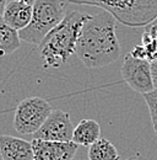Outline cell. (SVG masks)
I'll return each mask as SVG.
<instances>
[{"instance_id": "8fae6325", "label": "cell", "mask_w": 157, "mask_h": 160, "mask_svg": "<svg viewBox=\"0 0 157 160\" xmlns=\"http://www.w3.org/2000/svg\"><path fill=\"white\" fill-rule=\"evenodd\" d=\"M101 138V126L95 120H81L74 128L73 142L78 147H90Z\"/></svg>"}, {"instance_id": "8992f818", "label": "cell", "mask_w": 157, "mask_h": 160, "mask_svg": "<svg viewBox=\"0 0 157 160\" xmlns=\"http://www.w3.org/2000/svg\"><path fill=\"white\" fill-rule=\"evenodd\" d=\"M120 74L124 81L139 94L145 95L155 90L152 75H151V64L149 60L134 58L130 53L124 58Z\"/></svg>"}, {"instance_id": "ffe728a7", "label": "cell", "mask_w": 157, "mask_h": 160, "mask_svg": "<svg viewBox=\"0 0 157 160\" xmlns=\"http://www.w3.org/2000/svg\"><path fill=\"white\" fill-rule=\"evenodd\" d=\"M21 1H23V2H26L28 5H33V2H35V0H21Z\"/></svg>"}, {"instance_id": "7402d4cb", "label": "cell", "mask_w": 157, "mask_h": 160, "mask_svg": "<svg viewBox=\"0 0 157 160\" xmlns=\"http://www.w3.org/2000/svg\"><path fill=\"white\" fill-rule=\"evenodd\" d=\"M0 160H4L2 159V157H1V153H0Z\"/></svg>"}, {"instance_id": "5bb4252c", "label": "cell", "mask_w": 157, "mask_h": 160, "mask_svg": "<svg viewBox=\"0 0 157 160\" xmlns=\"http://www.w3.org/2000/svg\"><path fill=\"white\" fill-rule=\"evenodd\" d=\"M142 96H144V99L146 101V105L149 107L151 122H152V126H154V129H155L157 137V90H154V91L145 94Z\"/></svg>"}, {"instance_id": "44dd1931", "label": "cell", "mask_w": 157, "mask_h": 160, "mask_svg": "<svg viewBox=\"0 0 157 160\" xmlns=\"http://www.w3.org/2000/svg\"><path fill=\"white\" fill-rule=\"evenodd\" d=\"M125 160H144V159H141L140 157H131V158H129V159H125Z\"/></svg>"}, {"instance_id": "e0dca14e", "label": "cell", "mask_w": 157, "mask_h": 160, "mask_svg": "<svg viewBox=\"0 0 157 160\" xmlns=\"http://www.w3.org/2000/svg\"><path fill=\"white\" fill-rule=\"evenodd\" d=\"M130 54L134 57V58H137V59H144V60H147L146 59V51L144 48L142 44H139V46H135L133 48V51L130 52Z\"/></svg>"}, {"instance_id": "d6986e66", "label": "cell", "mask_w": 157, "mask_h": 160, "mask_svg": "<svg viewBox=\"0 0 157 160\" xmlns=\"http://www.w3.org/2000/svg\"><path fill=\"white\" fill-rule=\"evenodd\" d=\"M9 0H0V16H2L4 14V10H5V6L7 4Z\"/></svg>"}, {"instance_id": "ac0fdd59", "label": "cell", "mask_w": 157, "mask_h": 160, "mask_svg": "<svg viewBox=\"0 0 157 160\" xmlns=\"http://www.w3.org/2000/svg\"><path fill=\"white\" fill-rule=\"evenodd\" d=\"M151 64V75H152V82H154V88L157 90V59L150 62Z\"/></svg>"}, {"instance_id": "ba28073f", "label": "cell", "mask_w": 157, "mask_h": 160, "mask_svg": "<svg viewBox=\"0 0 157 160\" xmlns=\"http://www.w3.org/2000/svg\"><path fill=\"white\" fill-rule=\"evenodd\" d=\"M33 160H74L78 145L74 142L32 139Z\"/></svg>"}, {"instance_id": "6da1fadb", "label": "cell", "mask_w": 157, "mask_h": 160, "mask_svg": "<svg viewBox=\"0 0 157 160\" xmlns=\"http://www.w3.org/2000/svg\"><path fill=\"white\" fill-rule=\"evenodd\" d=\"M116 18L102 10L90 15L82 25L75 54L86 68H102L120 57V43L116 32Z\"/></svg>"}, {"instance_id": "7a4b0ae2", "label": "cell", "mask_w": 157, "mask_h": 160, "mask_svg": "<svg viewBox=\"0 0 157 160\" xmlns=\"http://www.w3.org/2000/svg\"><path fill=\"white\" fill-rule=\"evenodd\" d=\"M88 16L78 10L66 12L64 20L44 37L38 44L43 68H59L75 54L80 31Z\"/></svg>"}, {"instance_id": "7c38bea8", "label": "cell", "mask_w": 157, "mask_h": 160, "mask_svg": "<svg viewBox=\"0 0 157 160\" xmlns=\"http://www.w3.org/2000/svg\"><path fill=\"white\" fill-rule=\"evenodd\" d=\"M21 46L19 31L10 27L0 16V57L12 54Z\"/></svg>"}, {"instance_id": "277c9868", "label": "cell", "mask_w": 157, "mask_h": 160, "mask_svg": "<svg viewBox=\"0 0 157 160\" xmlns=\"http://www.w3.org/2000/svg\"><path fill=\"white\" fill-rule=\"evenodd\" d=\"M66 4L61 0H35L32 5V19L19 31L21 42L38 46L44 37L64 20Z\"/></svg>"}, {"instance_id": "603a6c76", "label": "cell", "mask_w": 157, "mask_h": 160, "mask_svg": "<svg viewBox=\"0 0 157 160\" xmlns=\"http://www.w3.org/2000/svg\"><path fill=\"white\" fill-rule=\"evenodd\" d=\"M66 1H69V2H73V0H66Z\"/></svg>"}, {"instance_id": "2e32d148", "label": "cell", "mask_w": 157, "mask_h": 160, "mask_svg": "<svg viewBox=\"0 0 157 160\" xmlns=\"http://www.w3.org/2000/svg\"><path fill=\"white\" fill-rule=\"evenodd\" d=\"M144 32L147 33L152 38H157V18L145 26V31Z\"/></svg>"}, {"instance_id": "9c48e42d", "label": "cell", "mask_w": 157, "mask_h": 160, "mask_svg": "<svg viewBox=\"0 0 157 160\" xmlns=\"http://www.w3.org/2000/svg\"><path fill=\"white\" fill-rule=\"evenodd\" d=\"M0 153L4 160H33L32 142L14 136H0Z\"/></svg>"}, {"instance_id": "9a60e30c", "label": "cell", "mask_w": 157, "mask_h": 160, "mask_svg": "<svg viewBox=\"0 0 157 160\" xmlns=\"http://www.w3.org/2000/svg\"><path fill=\"white\" fill-rule=\"evenodd\" d=\"M141 42L146 51V59L149 62L157 59V38H152L144 32L141 36Z\"/></svg>"}, {"instance_id": "4fadbf2b", "label": "cell", "mask_w": 157, "mask_h": 160, "mask_svg": "<svg viewBox=\"0 0 157 160\" xmlns=\"http://www.w3.org/2000/svg\"><path fill=\"white\" fill-rule=\"evenodd\" d=\"M88 160H121L114 144L106 138H99L87 150Z\"/></svg>"}, {"instance_id": "5b68a950", "label": "cell", "mask_w": 157, "mask_h": 160, "mask_svg": "<svg viewBox=\"0 0 157 160\" xmlns=\"http://www.w3.org/2000/svg\"><path fill=\"white\" fill-rule=\"evenodd\" d=\"M53 111L48 101L38 96L26 98L16 107L14 128L20 134L33 136Z\"/></svg>"}, {"instance_id": "52a82bcc", "label": "cell", "mask_w": 157, "mask_h": 160, "mask_svg": "<svg viewBox=\"0 0 157 160\" xmlns=\"http://www.w3.org/2000/svg\"><path fill=\"white\" fill-rule=\"evenodd\" d=\"M74 124L70 115L61 110H53L44 123L33 134V139L52 142H73Z\"/></svg>"}, {"instance_id": "30bf717a", "label": "cell", "mask_w": 157, "mask_h": 160, "mask_svg": "<svg viewBox=\"0 0 157 160\" xmlns=\"http://www.w3.org/2000/svg\"><path fill=\"white\" fill-rule=\"evenodd\" d=\"M2 19L14 30L21 31L32 19V5L21 0H9L2 14Z\"/></svg>"}, {"instance_id": "3957f363", "label": "cell", "mask_w": 157, "mask_h": 160, "mask_svg": "<svg viewBox=\"0 0 157 160\" xmlns=\"http://www.w3.org/2000/svg\"><path fill=\"white\" fill-rule=\"evenodd\" d=\"M73 4L97 6L130 27L146 26L157 18V0H73Z\"/></svg>"}]
</instances>
